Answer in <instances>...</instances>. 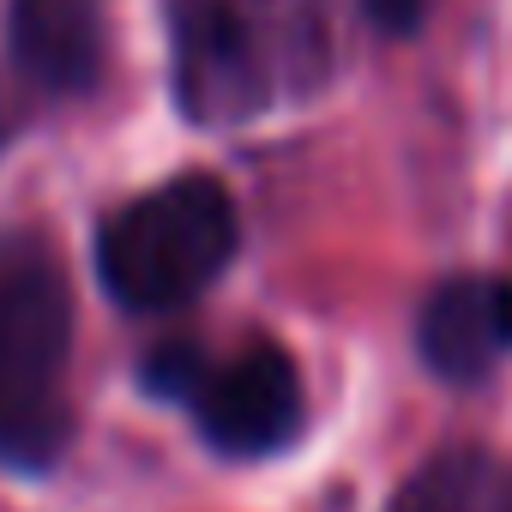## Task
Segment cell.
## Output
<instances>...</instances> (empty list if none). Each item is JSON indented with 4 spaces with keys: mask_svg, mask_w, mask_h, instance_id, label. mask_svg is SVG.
Here are the masks:
<instances>
[{
    "mask_svg": "<svg viewBox=\"0 0 512 512\" xmlns=\"http://www.w3.org/2000/svg\"><path fill=\"white\" fill-rule=\"evenodd\" d=\"M362 13L386 31V37H416L434 13V0H362Z\"/></svg>",
    "mask_w": 512,
    "mask_h": 512,
    "instance_id": "8",
    "label": "cell"
},
{
    "mask_svg": "<svg viewBox=\"0 0 512 512\" xmlns=\"http://www.w3.org/2000/svg\"><path fill=\"white\" fill-rule=\"evenodd\" d=\"M0 145H7V115H0Z\"/></svg>",
    "mask_w": 512,
    "mask_h": 512,
    "instance_id": "9",
    "label": "cell"
},
{
    "mask_svg": "<svg viewBox=\"0 0 512 512\" xmlns=\"http://www.w3.org/2000/svg\"><path fill=\"white\" fill-rule=\"evenodd\" d=\"M169 91L193 127H247L332 79V0H163Z\"/></svg>",
    "mask_w": 512,
    "mask_h": 512,
    "instance_id": "1",
    "label": "cell"
},
{
    "mask_svg": "<svg viewBox=\"0 0 512 512\" xmlns=\"http://www.w3.org/2000/svg\"><path fill=\"white\" fill-rule=\"evenodd\" d=\"M392 512H512V464L494 452H440L428 458Z\"/></svg>",
    "mask_w": 512,
    "mask_h": 512,
    "instance_id": "7",
    "label": "cell"
},
{
    "mask_svg": "<svg viewBox=\"0 0 512 512\" xmlns=\"http://www.w3.org/2000/svg\"><path fill=\"white\" fill-rule=\"evenodd\" d=\"M7 55L43 97H85L103 79V0H13Z\"/></svg>",
    "mask_w": 512,
    "mask_h": 512,
    "instance_id": "5",
    "label": "cell"
},
{
    "mask_svg": "<svg viewBox=\"0 0 512 512\" xmlns=\"http://www.w3.org/2000/svg\"><path fill=\"white\" fill-rule=\"evenodd\" d=\"M73 350V290L43 235H0V464L49 470L67 452L73 410L61 392Z\"/></svg>",
    "mask_w": 512,
    "mask_h": 512,
    "instance_id": "2",
    "label": "cell"
},
{
    "mask_svg": "<svg viewBox=\"0 0 512 512\" xmlns=\"http://www.w3.org/2000/svg\"><path fill=\"white\" fill-rule=\"evenodd\" d=\"M235 199L211 175H175L115 205L97 229V278L133 314H163L217 284L235 260Z\"/></svg>",
    "mask_w": 512,
    "mask_h": 512,
    "instance_id": "3",
    "label": "cell"
},
{
    "mask_svg": "<svg viewBox=\"0 0 512 512\" xmlns=\"http://www.w3.org/2000/svg\"><path fill=\"white\" fill-rule=\"evenodd\" d=\"M181 404L193 410L199 434L229 458H266L302 434V374L278 344H247L223 362L205 356Z\"/></svg>",
    "mask_w": 512,
    "mask_h": 512,
    "instance_id": "4",
    "label": "cell"
},
{
    "mask_svg": "<svg viewBox=\"0 0 512 512\" xmlns=\"http://www.w3.org/2000/svg\"><path fill=\"white\" fill-rule=\"evenodd\" d=\"M416 350L440 380H482L512 350V284L506 278H446L416 314Z\"/></svg>",
    "mask_w": 512,
    "mask_h": 512,
    "instance_id": "6",
    "label": "cell"
}]
</instances>
